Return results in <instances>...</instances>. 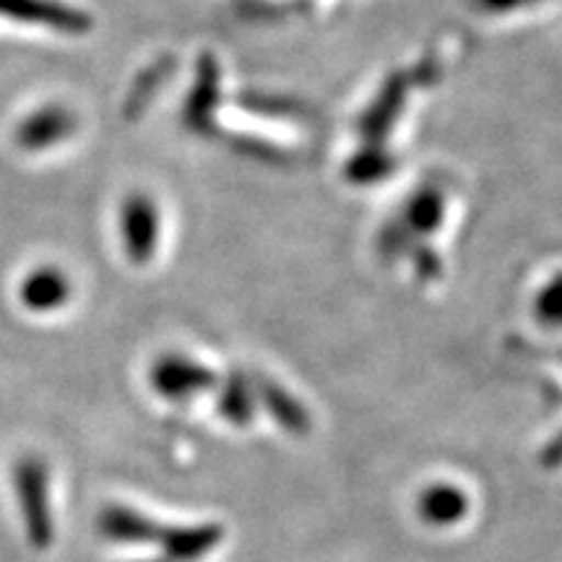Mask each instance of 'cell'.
<instances>
[{
  "instance_id": "obj_1",
  "label": "cell",
  "mask_w": 562,
  "mask_h": 562,
  "mask_svg": "<svg viewBox=\"0 0 562 562\" xmlns=\"http://www.w3.org/2000/svg\"><path fill=\"white\" fill-rule=\"evenodd\" d=\"M100 531L117 544H159L165 562H195L206 558L222 542L224 529L220 524L199 526H161L154 518L140 516L125 505H110L100 518Z\"/></svg>"
},
{
  "instance_id": "obj_8",
  "label": "cell",
  "mask_w": 562,
  "mask_h": 562,
  "mask_svg": "<svg viewBox=\"0 0 562 562\" xmlns=\"http://www.w3.org/2000/svg\"><path fill=\"white\" fill-rule=\"evenodd\" d=\"M469 510L467 492L453 484H432L422 492L419 516L430 526H453L459 524Z\"/></svg>"
},
{
  "instance_id": "obj_2",
  "label": "cell",
  "mask_w": 562,
  "mask_h": 562,
  "mask_svg": "<svg viewBox=\"0 0 562 562\" xmlns=\"http://www.w3.org/2000/svg\"><path fill=\"white\" fill-rule=\"evenodd\" d=\"M13 484L19 492V505L24 513V526L30 542L37 550H45L53 542V510H50V474L47 463L30 456L16 463Z\"/></svg>"
},
{
  "instance_id": "obj_7",
  "label": "cell",
  "mask_w": 562,
  "mask_h": 562,
  "mask_svg": "<svg viewBox=\"0 0 562 562\" xmlns=\"http://www.w3.org/2000/svg\"><path fill=\"white\" fill-rule=\"evenodd\" d=\"M74 297V281L60 266H37L19 281V302L34 315H50Z\"/></svg>"
},
{
  "instance_id": "obj_9",
  "label": "cell",
  "mask_w": 562,
  "mask_h": 562,
  "mask_svg": "<svg viewBox=\"0 0 562 562\" xmlns=\"http://www.w3.org/2000/svg\"><path fill=\"white\" fill-rule=\"evenodd\" d=\"M220 412L222 417L232 422V425H248L252 419V402L248 396V391L243 389V383H229L227 389H224L222 398H220Z\"/></svg>"
},
{
  "instance_id": "obj_3",
  "label": "cell",
  "mask_w": 562,
  "mask_h": 562,
  "mask_svg": "<svg viewBox=\"0 0 562 562\" xmlns=\"http://www.w3.org/2000/svg\"><path fill=\"white\" fill-rule=\"evenodd\" d=\"M159 206L149 193H131L117 209V235L125 258L131 263L144 266L157 256L159 248Z\"/></svg>"
},
{
  "instance_id": "obj_5",
  "label": "cell",
  "mask_w": 562,
  "mask_h": 562,
  "mask_svg": "<svg viewBox=\"0 0 562 562\" xmlns=\"http://www.w3.org/2000/svg\"><path fill=\"white\" fill-rule=\"evenodd\" d=\"M0 19L58 34H74V37L91 30L89 13L63 0H0Z\"/></svg>"
},
{
  "instance_id": "obj_4",
  "label": "cell",
  "mask_w": 562,
  "mask_h": 562,
  "mask_svg": "<svg viewBox=\"0 0 562 562\" xmlns=\"http://www.w3.org/2000/svg\"><path fill=\"white\" fill-rule=\"evenodd\" d=\"M76 131H79V115L66 104L50 102L21 117L13 128V144L26 154H42L66 144L76 136Z\"/></svg>"
},
{
  "instance_id": "obj_6",
  "label": "cell",
  "mask_w": 562,
  "mask_h": 562,
  "mask_svg": "<svg viewBox=\"0 0 562 562\" xmlns=\"http://www.w3.org/2000/svg\"><path fill=\"white\" fill-rule=\"evenodd\" d=\"M151 385L167 402H188L195 393L214 385V372L191 360V357L165 355L161 360L154 362Z\"/></svg>"
}]
</instances>
